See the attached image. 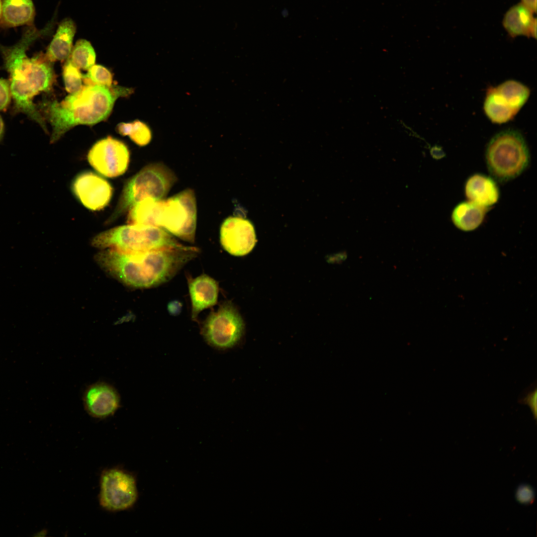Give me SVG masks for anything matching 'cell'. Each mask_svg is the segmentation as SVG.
<instances>
[{
    "label": "cell",
    "instance_id": "6da1fadb",
    "mask_svg": "<svg viewBox=\"0 0 537 537\" xmlns=\"http://www.w3.org/2000/svg\"><path fill=\"white\" fill-rule=\"evenodd\" d=\"M29 28L20 40L11 46L0 45L4 66L9 75L11 96L15 107L39 124L45 132L48 130L45 119L33 100L41 92L50 90L55 79L53 62L45 54L29 58L26 51L31 44L46 29Z\"/></svg>",
    "mask_w": 537,
    "mask_h": 537
},
{
    "label": "cell",
    "instance_id": "7a4b0ae2",
    "mask_svg": "<svg viewBox=\"0 0 537 537\" xmlns=\"http://www.w3.org/2000/svg\"><path fill=\"white\" fill-rule=\"evenodd\" d=\"M131 92V89L120 86L86 85L60 102H48L44 112L52 128L50 143L58 141L75 126L92 125L104 120L117 99Z\"/></svg>",
    "mask_w": 537,
    "mask_h": 537
},
{
    "label": "cell",
    "instance_id": "3957f363",
    "mask_svg": "<svg viewBox=\"0 0 537 537\" xmlns=\"http://www.w3.org/2000/svg\"><path fill=\"white\" fill-rule=\"evenodd\" d=\"M199 252L196 247L184 246L122 252L116 258L114 270L118 280L128 286L155 287L171 280Z\"/></svg>",
    "mask_w": 537,
    "mask_h": 537
},
{
    "label": "cell",
    "instance_id": "277c9868",
    "mask_svg": "<svg viewBox=\"0 0 537 537\" xmlns=\"http://www.w3.org/2000/svg\"><path fill=\"white\" fill-rule=\"evenodd\" d=\"M485 158L489 173L500 182L518 177L526 170L530 161L524 138L512 129L500 132L491 139L486 147Z\"/></svg>",
    "mask_w": 537,
    "mask_h": 537
},
{
    "label": "cell",
    "instance_id": "5b68a950",
    "mask_svg": "<svg viewBox=\"0 0 537 537\" xmlns=\"http://www.w3.org/2000/svg\"><path fill=\"white\" fill-rule=\"evenodd\" d=\"M91 245L101 250L113 249L130 252L184 246L161 228L130 224L100 233L93 238Z\"/></svg>",
    "mask_w": 537,
    "mask_h": 537
},
{
    "label": "cell",
    "instance_id": "8992f818",
    "mask_svg": "<svg viewBox=\"0 0 537 537\" xmlns=\"http://www.w3.org/2000/svg\"><path fill=\"white\" fill-rule=\"evenodd\" d=\"M177 179L174 173L163 163L146 166L127 182L115 209L106 223L115 221L132 206L145 199H164Z\"/></svg>",
    "mask_w": 537,
    "mask_h": 537
},
{
    "label": "cell",
    "instance_id": "52a82bcc",
    "mask_svg": "<svg viewBox=\"0 0 537 537\" xmlns=\"http://www.w3.org/2000/svg\"><path fill=\"white\" fill-rule=\"evenodd\" d=\"M196 216L194 192L188 188L160 200L156 225L184 241L193 243Z\"/></svg>",
    "mask_w": 537,
    "mask_h": 537
},
{
    "label": "cell",
    "instance_id": "ba28073f",
    "mask_svg": "<svg viewBox=\"0 0 537 537\" xmlns=\"http://www.w3.org/2000/svg\"><path fill=\"white\" fill-rule=\"evenodd\" d=\"M244 329L242 317L230 302L220 304L203 323L202 334L211 346L219 349L230 348L241 339Z\"/></svg>",
    "mask_w": 537,
    "mask_h": 537
},
{
    "label": "cell",
    "instance_id": "9c48e42d",
    "mask_svg": "<svg viewBox=\"0 0 537 537\" xmlns=\"http://www.w3.org/2000/svg\"><path fill=\"white\" fill-rule=\"evenodd\" d=\"M529 95V89L523 84L514 80L506 81L487 90L485 113L494 123H505L514 118Z\"/></svg>",
    "mask_w": 537,
    "mask_h": 537
},
{
    "label": "cell",
    "instance_id": "30bf717a",
    "mask_svg": "<svg viewBox=\"0 0 537 537\" xmlns=\"http://www.w3.org/2000/svg\"><path fill=\"white\" fill-rule=\"evenodd\" d=\"M99 502L105 509L119 511L132 507L138 498L135 477L119 468H110L101 474Z\"/></svg>",
    "mask_w": 537,
    "mask_h": 537
},
{
    "label": "cell",
    "instance_id": "8fae6325",
    "mask_svg": "<svg viewBox=\"0 0 537 537\" xmlns=\"http://www.w3.org/2000/svg\"><path fill=\"white\" fill-rule=\"evenodd\" d=\"M129 159L126 145L111 136L96 142L88 155L90 165L99 173L109 178L123 174L128 168Z\"/></svg>",
    "mask_w": 537,
    "mask_h": 537
},
{
    "label": "cell",
    "instance_id": "7c38bea8",
    "mask_svg": "<svg viewBox=\"0 0 537 537\" xmlns=\"http://www.w3.org/2000/svg\"><path fill=\"white\" fill-rule=\"evenodd\" d=\"M72 190L77 199L87 208L100 210L110 202L113 193L110 184L91 172H84L73 181Z\"/></svg>",
    "mask_w": 537,
    "mask_h": 537
},
{
    "label": "cell",
    "instance_id": "4fadbf2b",
    "mask_svg": "<svg viewBox=\"0 0 537 537\" xmlns=\"http://www.w3.org/2000/svg\"><path fill=\"white\" fill-rule=\"evenodd\" d=\"M220 242L222 248L230 254L245 256L252 250L256 243L253 226L244 218L228 217L220 227Z\"/></svg>",
    "mask_w": 537,
    "mask_h": 537
},
{
    "label": "cell",
    "instance_id": "5bb4252c",
    "mask_svg": "<svg viewBox=\"0 0 537 537\" xmlns=\"http://www.w3.org/2000/svg\"><path fill=\"white\" fill-rule=\"evenodd\" d=\"M83 400L87 413L99 419L111 416L120 406V397L116 389L103 381L94 383L87 387Z\"/></svg>",
    "mask_w": 537,
    "mask_h": 537
},
{
    "label": "cell",
    "instance_id": "9a60e30c",
    "mask_svg": "<svg viewBox=\"0 0 537 537\" xmlns=\"http://www.w3.org/2000/svg\"><path fill=\"white\" fill-rule=\"evenodd\" d=\"M191 300V318L195 321L204 309L215 305L217 302L219 285L212 277L202 274L188 280Z\"/></svg>",
    "mask_w": 537,
    "mask_h": 537
},
{
    "label": "cell",
    "instance_id": "2e32d148",
    "mask_svg": "<svg viewBox=\"0 0 537 537\" xmlns=\"http://www.w3.org/2000/svg\"><path fill=\"white\" fill-rule=\"evenodd\" d=\"M464 191L468 201L487 208L499 198V190L495 181L482 174L470 176L465 182Z\"/></svg>",
    "mask_w": 537,
    "mask_h": 537
},
{
    "label": "cell",
    "instance_id": "e0dca14e",
    "mask_svg": "<svg viewBox=\"0 0 537 537\" xmlns=\"http://www.w3.org/2000/svg\"><path fill=\"white\" fill-rule=\"evenodd\" d=\"M533 13L521 2L511 7L506 12L502 24L508 34L536 38L537 19Z\"/></svg>",
    "mask_w": 537,
    "mask_h": 537
},
{
    "label": "cell",
    "instance_id": "ac0fdd59",
    "mask_svg": "<svg viewBox=\"0 0 537 537\" xmlns=\"http://www.w3.org/2000/svg\"><path fill=\"white\" fill-rule=\"evenodd\" d=\"M76 31V25L72 19L66 18L60 22L45 54L48 60L53 63L68 58Z\"/></svg>",
    "mask_w": 537,
    "mask_h": 537
},
{
    "label": "cell",
    "instance_id": "d6986e66",
    "mask_svg": "<svg viewBox=\"0 0 537 537\" xmlns=\"http://www.w3.org/2000/svg\"><path fill=\"white\" fill-rule=\"evenodd\" d=\"M35 9L31 0H4L2 4L1 24L11 27L31 24Z\"/></svg>",
    "mask_w": 537,
    "mask_h": 537
},
{
    "label": "cell",
    "instance_id": "ffe728a7",
    "mask_svg": "<svg viewBox=\"0 0 537 537\" xmlns=\"http://www.w3.org/2000/svg\"><path fill=\"white\" fill-rule=\"evenodd\" d=\"M488 210L487 207L468 200L458 203L453 208L451 218L457 228L470 231L481 225Z\"/></svg>",
    "mask_w": 537,
    "mask_h": 537
},
{
    "label": "cell",
    "instance_id": "44dd1931",
    "mask_svg": "<svg viewBox=\"0 0 537 537\" xmlns=\"http://www.w3.org/2000/svg\"><path fill=\"white\" fill-rule=\"evenodd\" d=\"M159 201L149 198L132 206L129 209L128 224L157 227Z\"/></svg>",
    "mask_w": 537,
    "mask_h": 537
},
{
    "label": "cell",
    "instance_id": "7402d4cb",
    "mask_svg": "<svg viewBox=\"0 0 537 537\" xmlns=\"http://www.w3.org/2000/svg\"><path fill=\"white\" fill-rule=\"evenodd\" d=\"M96 55L90 43L85 39L78 40L68 59L79 69L88 70L94 65Z\"/></svg>",
    "mask_w": 537,
    "mask_h": 537
},
{
    "label": "cell",
    "instance_id": "603a6c76",
    "mask_svg": "<svg viewBox=\"0 0 537 537\" xmlns=\"http://www.w3.org/2000/svg\"><path fill=\"white\" fill-rule=\"evenodd\" d=\"M63 77L65 89L70 93H75L82 88L83 75L68 59L63 67Z\"/></svg>",
    "mask_w": 537,
    "mask_h": 537
},
{
    "label": "cell",
    "instance_id": "cb8c5ba5",
    "mask_svg": "<svg viewBox=\"0 0 537 537\" xmlns=\"http://www.w3.org/2000/svg\"><path fill=\"white\" fill-rule=\"evenodd\" d=\"M83 80L86 85H97L107 87L112 86V76L105 67L93 65L88 73L83 75Z\"/></svg>",
    "mask_w": 537,
    "mask_h": 537
},
{
    "label": "cell",
    "instance_id": "d4e9b609",
    "mask_svg": "<svg viewBox=\"0 0 537 537\" xmlns=\"http://www.w3.org/2000/svg\"><path fill=\"white\" fill-rule=\"evenodd\" d=\"M128 136L134 143L141 146L147 145L151 138L149 129L138 120L131 122Z\"/></svg>",
    "mask_w": 537,
    "mask_h": 537
},
{
    "label": "cell",
    "instance_id": "484cf974",
    "mask_svg": "<svg viewBox=\"0 0 537 537\" xmlns=\"http://www.w3.org/2000/svg\"><path fill=\"white\" fill-rule=\"evenodd\" d=\"M11 91L9 81L0 79V110L5 109L11 99Z\"/></svg>",
    "mask_w": 537,
    "mask_h": 537
},
{
    "label": "cell",
    "instance_id": "4316f807",
    "mask_svg": "<svg viewBox=\"0 0 537 537\" xmlns=\"http://www.w3.org/2000/svg\"><path fill=\"white\" fill-rule=\"evenodd\" d=\"M537 388L529 392L527 395L518 400V402L523 404L528 405L533 414L535 419H537Z\"/></svg>",
    "mask_w": 537,
    "mask_h": 537
},
{
    "label": "cell",
    "instance_id": "83f0119b",
    "mask_svg": "<svg viewBox=\"0 0 537 537\" xmlns=\"http://www.w3.org/2000/svg\"><path fill=\"white\" fill-rule=\"evenodd\" d=\"M516 497L517 500L522 503H529L533 500V490L529 486H521L517 491Z\"/></svg>",
    "mask_w": 537,
    "mask_h": 537
},
{
    "label": "cell",
    "instance_id": "f1b7e54d",
    "mask_svg": "<svg viewBox=\"0 0 537 537\" xmlns=\"http://www.w3.org/2000/svg\"><path fill=\"white\" fill-rule=\"evenodd\" d=\"M181 305L177 301L172 302L168 305V310L171 314H179L181 310Z\"/></svg>",
    "mask_w": 537,
    "mask_h": 537
},
{
    "label": "cell",
    "instance_id": "f546056e",
    "mask_svg": "<svg viewBox=\"0 0 537 537\" xmlns=\"http://www.w3.org/2000/svg\"><path fill=\"white\" fill-rule=\"evenodd\" d=\"M521 3L529 8L533 13L537 11V0H521Z\"/></svg>",
    "mask_w": 537,
    "mask_h": 537
},
{
    "label": "cell",
    "instance_id": "4dcf8cb0",
    "mask_svg": "<svg viewBox=\"0 0 537 537\" xmlns=\"http://www.w3.org/2000/svg\"><path fill=\"white\" fill-rule=\"evenodd\" d=\"M4 131V123L2 118L0 116V141L2 140Z\"/></svg>",
    "mask_w": 537,
    "mask_h": 537
},
{
    "label": "cell",
    "instance_id": "1f68e13d",
    "mask_svg": "<svg viewBox=\"0 0 537 537\" xmlns=\"http://www.w3.org/2000/svg\"><path fill=\"white\" fill-rule=\"evenodd\" d=\"M1 13H2V3H1V0H0V20L1 17Z\"/></svg>",
    "mask_w": 537,
    "mask_h": 537
}]
</instances>
